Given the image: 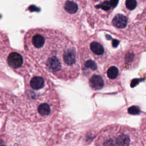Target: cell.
I'll return each mask as SVG.
<instances>
[{"instance_id": "8992f818", "label": "cell", "mask_w": 146, "mask_h": 146, "mask_svg": "<svg viewBox=\"0 0 146 146\" xmlns=\"http://www.w3.org/2000/svg\"><path fill=\"white\" fill-rule=\"evenodd\" d=\"M104 82L103 77L99 74H94L89 79V85L94 90H99L103 88Z\"/></svg>"}, {"instance_id": "9c48e42d", "label": "cell", "mask_w": 146, "mask_h": 146, "mask_svg": "<svg viewBox=\"0 0 146 146\" xmlns=\"http://www.w3.org/2000/svg\"><path fill=\"white\" fill-rule=\"evenodd\" d=\"M119 0H104L98 6V7L102 10L108 11L114 7L117 3Z\"/></svg>"}, {"instance_id": "8fae6325", "label": "cell", "mask_w": 146, "mask_h": 146, "mask_svg": "<svg viewBox=\"0 0 146 146\" xmlns=\"http://www.w3.org/2000/svg\"><path fill=\"white\" fill-rule=\"evenodd\" d=\"M137 3L136 0H125V5L127 9L129 10H134L137 6Z\"/></svg>"}, {"instance_id": "ba28073f", "label": "cell", "mask_w": 146, "mask_h": 146, "mask_svg": "<svg viewBox=\"0 0 146 146\" xmlns=\"http://www.w3.org/2000/svg\"><path fill=\"white\" fill-rule=\"evenodd\" d=\"M90 49L96 56H102L105 54L104 46L98 41L92 42L90 44Z\"/></svg>"}, {"instance_id": "7c38bea8", "label": "cell", "mask_w": 146, "mask_h": 146, "mask_svg": "<svg viewBox=\"0 0 146 146\" xmlns=\"http://www.w3.org/2000/svg\"><path fill=\"white\" fill-rule=\"evenodd\" d=\"M84 66L89 70H92L93 71H95L97 69V66L96 63L92 60H87L84 64Z\"/></svg>"}, {"instance_id": "5bb4252c", "label": "cell", "mask_w": 146, "mask_h": 146, "mask_svg": "<svg viewBox=\"0 0 146 146\" xmlns=\"http://www.w3.org/2000/svg\"><path fill=\"white\" fill-rule=\"evenodd\" d=\"M0 146H7L6 144L5 143V141L1 140H0Z\"/></svg>"}, {"instance_id": "3957f363", "label": "cell", "mask_w": 146, "mask_h": 146, "mask_svg": "<svg viewBox=\"0 0 146 146\" xmlns=\"http://www.w3.org/2000/svg\"><path fill=\"white\" fill-rule=\"evenodd\" d=\"M95 146H141L137 131L123 125H111L103 129L98 136Z\"/></svg>"}, {"instance_id": "52a82bcc", "label": "cell", "mask_w": 146, "mask_h": 146, "mask_svg": "<svg viewBox=\"0 0 146 146\" xmlns=\"http://www.w3.org/2000/svg\"><path fill=\"white\" fill-rule=\"evenodd\" d=\"M112 25L117 29H124L128 23V19L126 16L121 14H117L114 16L112 21Z\"/></svg>"}, {"instance_id": "277c9868", "label": "cell", "mask_w": 146, "mask_h": 146, "mask_svg": "<svg viewBox=\"0 0 146 146\" xmlns=\"http://www.w3.org/2000/svg\"><path fill=\"white\" fill-rule=\"evenodd\" d=\"M7 63L10 67L17 70L21 68L23 65V57L19 52L14 51L9 54L7 58Z\"/></svg>"}, {"instance_id": "6da1fadb", "label": "cell", "mask_w": 146, "mask_h": 146, "mask_svg": "<svg viewBox=\"0 0 146 146\" xmlns=\"http://www.w3.org/2000/svg\"><path fill=\"white\" fill-rule=\"evenodd\" d=\"M23 42L28 54L48 73L58 78H65L66 71L77 64L75 48L55 30L32 29L26 33Z\"/></svg>"}, {"instance_id": "7a4b0ae2", "label": "cell", "mask_w": 146, "mask_h": 146, "mask_svg": "<svg viewBox=\"0 0 146 146\" xmlns=\"http://www.w3.org/2000/svg\"><path fill=\"white\" fill-rule=\"evenodd\" d=\"M26 91L19 107L21 116L27 121L39 122L52 116L58 108L50 83L38 71L27 77Z\"/></svg>"}, {"instance_id": "5b68a950", "label": "cell", "mask_w": 146, "mask_h": 146, "mask_svg": "<svg viewBox=\"0 0 146 146\" xmlns=\"http://www.w3.org/2000/svg\"><path fill=\"white\" fill-rule=\"evenodd\" d=\"M62 10L66 15H74L79 11V6L73 0H64L62 2Z\"/></svg>"}, {"instance_id": "4fadbf2b", "label": "cell", "mask_w": 146, "mask_h": 146, "mask_svg": "<svg viewBox=\"0 0 146 146\" xmlns=\"http://www.w3.org/2000/svg\"><path fill=\"white\" fill-rule=\"evenodd\" d=\"M139 108L136 106H133V107H131V108H129L128 110V112L129 113H131V114H133V115H135V114H137L139 113Z\"/></svg>"}, {"instance_id": "30bf717a", "label": "cell", "mask_w": 146, "mask_h": 146, "mask_svg": "<svg viewBox=\"0 0 146 146\" xmlns=\"http://www.w3.org/2000/svg\"><path fill=\"white\" fill-rule=\"evenodd\" d=\"M107 76V77L111 80H114L117 78L119 76V70L118 68L115 66H110L107 70L106 72Z\"/></svg>"}]
</instances>
